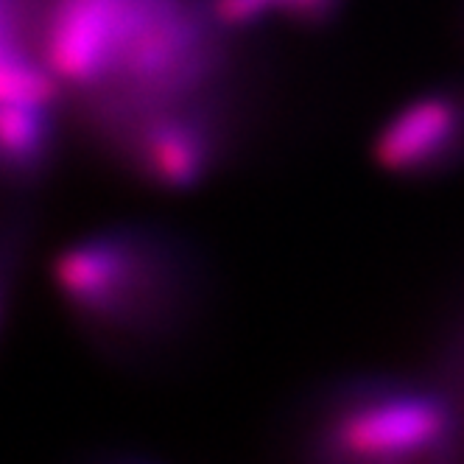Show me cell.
<instances>
[{
    "label": "cell",
    "mask_w": 464,
    "mask_h": 464,
    "mask_svg": "<svg viewBox=\"0 0 464 464\" xmlns=\"http://www.w3.org/2000/svg\"><path fill=\"white\" fill-rule=\"evenodd\" d=\"M241 28L221 0H45L34 48L129 174L182 188L236 140Z\"/></svg>",
    "instance_id": "cell-1"
},
{
    "label": "cell",
    "mask_w": 464,
    "mask_h": 464,
    "mask_svg": "<svg viewBox=\"0 0 464 464\" xmlns=\"http://www.w3.org/2000/svg\"><path fill=\"white\" fill-rule=\"evenodd\" d=\"M56 285L92 334L135 361L182 347L208 305V277L193 249L143 227L64 249Z\"/></svg>",
    "instance_id": "cell-2"
},
{
    "label": "cell",
    "mask_w": 464,
    "mask_h": 464,
    "mask_svg": "<svg viewBox=\"0 0 464 464\" xmlns=\"http://www.w3.org/2000/svg\"><path fill=\"white\" fill-rule=\"evenodd\" d=\"M308 440L324 453L361 459H417L453 448L450 422L434 386L353 383L311 420Z\"/></svg>",
    "instance_id": "cell-3"
},
{
    "label": "cell",
    "mask_w": 464,
    "mask_h": 464,
    "mask_svg": "<svg viewBox=\"0 0 464 464\" xmlns=\"http://www.w3.org/2000/svg\"><path fill=\"white\" fill-rule=\"evenodd\" d=\"M383 157L394 171L440 174L464 160V90H440L394 118L383 135Z\"/></svg>",
    "instance_id": "cell-4"
},
{
    "label": "cell",
    "mask_w": 464,
    "mask_h": 464,
    "mask_svg": "<svg viewBox=\"0 0 464 464\" xmlns=\"http://www.w3.org/2000/svg\"><path fill=\"white\" fill-rule=\"evenodd\" d=\"M336 4L339 0H221L227 14L244 28L266 20H294V23L322 20Z\"/></svg>",
    "instance_id": "cell-5"
}]
</instances>
